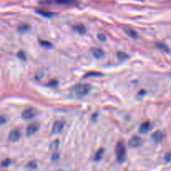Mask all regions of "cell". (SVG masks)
Returning <instances> with one entry per match:
<instances>
[{"label":"cell","instance_id":"8","mask_svg":"<svg viewBox=\"0 0 171 171\" xmlns=\"http://www.w3.org/2000/svg\"><path fill=\"white\" fill-rule=\"evenodd\" d=\"M38 130V125L37 124H31L27 127V134L28 135H32L35 134Z\"/></svg>","mask_w":171,"mask_h":171},{"label":"cell","instance_id":"2","mask_svg":"<svg viewBox=\"0 0 171 171\" xmlns=\"http://www.w3.org/2000/svg\"><path fill=\"white\" fill-rule=\"evenodd\" d=\"M116 152V157H117L118 161L119 163H123L126 159V148L123 141L118 142L115 149Z\"/></svg>","mask_w":171,"mask_h":171},{"label":"cell","instance_id":"17","mask_svg":"<svg viewBox=\"0 0 171 171\" xmlns=\"http://www.w3.org/2000/svg\"><path fill=\"white\" fill-rule=\"evenodd\" d=\"M103 153H104V150L103 149H99L98 152L96 153V155H95L94 157V160H96V161H98V160H99L100 159L102 158V155H103Z\"/></svg>","mask_w":171,"mask_h":171},{"label":"cell","instance_id":"25","mask_svg":"<svg viewBox=\"0 0 171 171\" xmlns=\"http://www.w3.org/2000/svg\"><path fill=\"white\" fill-rule=\"evenodd\" d=\"M3 123H5V119H3V118H0V124H3Z\"/></svg>","mask_w":171,"mask_h":171},{"label":"cell","instance_id":"10","mask_svg":"<svg viewBox=\"0 0 171 171\" xmlns=\"http://www.w3.org/2000/svg\"><path fill=\"white\" fill-rule=\"evenodd\" d=\"M150 128H151L150 123H149V122H144V124H141V126H140V133L146 134L147 132H149V130H150Z\"/></svg>","mask_w":171,"mask_h":171},{"label":"cell","instance_id":"5","mask_svg":"<svg viewBox=\"0 0 171 171\" xmlns=\"http://www.w3.org/2000/svg\"><path fill=\"white\" fill-rule=\"evenodd\" d=\"M63 127H64V122L62 120H58L54 122V125H53V133L58 134L60 133L63 130Z\"/></svg>","mask_w":171,"mask_h":171},{"label":"cell","instance_id":"18","mask_svg":"<svg viewBox=\"0 0 171 171\" xmlns=\"http://www.w3.org/2000/svg\"><path fill=\"white\" fill-rule=\"evenodd\" d=\"M37 13H38L41 15L45 16V17H52L54 15L52 13H49V12H45V11H37Z\"/></svg>","mask_w":171,"mask_h":171},{"label":"cell","instance_id":"14","mask_svg":"<svg viewBox=\"0 0 171 171\" xmlns=\"http://www.w3.org/2000/svg\"><path fill=\"white\" fill-rule=\"evenodd\" d=\"M156 47L158 48H159V49H161V50L165 51L166 53H169V48L167 47V45L163 44V43H157V44H156Z\"/></svg>","mask_w":171,"mask_h":171},{"label":"cell","instance_id":"3","mask_svg":"<svg viewBox=\"0 0 171 171\" xmlns=\"http://www.w3.org/2000/svg\"><path fill=\"white\" fill-rule=\"evenodd\" d=\"M20 137H21V132L20 130H18V129H14L11 132L9 133V140L10 142H18L19 140H20Z\"/></svg>","mask_w":171,"mask_h":171},{"label":"cell","instance_id":"9","mask_svg":"<svg viewBox=\"0 0 171 171\" xmlns=\"http://www.w3.org/2000/svg\"><path fill=\"white\" fill-rule=\"evenodd\" d=\"M54 3L62 5H73L77 3V0H54Z\"/></svg>","mask_w":171,"mask_h":171},{"label":"cell","instance_id":"13","mask_svg":"<svg viewBox=\"0 0 171 171\" xmlns=\"http://www.w3.org/2000/svg\"><path fill=\"white\" fill-rule=\"evenodd\" d=\"M74 30L78 32L80 34H85L86 32L85 27L82 24H78V25L74 26Z\"/></svg>","mask_w":171,"mask_h":171},{"label":"cell","instance_id":"1","mask_svg":"<svg viewBox=\"0 0 171 171\" xmlns=\"http://www.w3.org/2000/svg\"><path fill=\"white\" fill-rule=\"evenodd\" d=\"M90 89H91V86L88 84H78L73 88L72 92H73V94L75 97L81 98V97L85 96L89 92Z\"/></svg>","mask_w":171,"mask_h":171},{"label":"cell","instance_id":"20","mask_svg":"<svg viewBox=\"0 0 171 171\" xmlns=\"http://www.w3.org/2000/svg\"><path fill=\"white\" fill-rule=\"evenodd\" d=\"M10 163H11V161H10L9 159H7L6 160H4V161L1 164V165H2L3 167H8V166L10 165Z\"/></svg>","mask_w":171,"mask_h":171},{"label":"cell","instance_id":"12","mask_svg":"<svg viewBox=\"0 0 171 171\" xmlns=\"http://www.w3.org/2000/svg\"><path fill=\"white\" fill-rule=\"evenodd\" d=\"M124 31H125V33H126L127 34L129 35V36H130L131 38H137V33L133 29H130V28H125L124 29Z\"/></svg>","mask_w":171,"mask_h":171},{"label":"cell","instance_id":"23","mask_svg":"<svg viewBox=\"0 0 171 171\" xmlns=\"http://www.w3.org/2000/svg\"><path fill=\"white\" fill-rule=\"evenodd\" d=\"M98 38L99 40H101V41H105V36L103 34H98Z\"/></svg>","mask_w":171,"mask_h":171},{"label":"cell","instance_id":"11","mask_svg":"<svg viewBox=\"0 0 171 171\" xmlns=\"http://www.w3.org/2000/svg\"><path fill=\"white\" fill-rule=\"evenodd\" d=\"M92 53L93 55H94L96 59H101V58L104 57V55H105V53H104L103 50L100 49V48H93Z\"/></svg>","mask_w":171,"mask_h":171},{"label":"cell","instance_id":"24","mask_svg":"<svg viewBox=\"0 0 171 171\" xmlns=\"http://www.w3.org/2000/svg\"><path fill=\"white\" fill-rule=\"evenodd\" d=\"M165 159L166 162L170 161V154H169V153H168V154L166 155V156L165 157Z\"/></svg>","mask_w":171,"mask_h":171},{"label":"cell","instance_id":"22","mask_svg":"<svg viewBox=\"0 0 171 171\" xmlns=\"http://www.w3.org/2000/svg\"><path fill=\"white\" fill-rule=\"evenodd\" d=\"M28 29H29V26L28 25H21L20 27H19V31L23 33V32H25Z\"/></svg>","mask_w":171,"mask_h":171},{"label":"cell","instance_id":"15","mask_svg":"<svg viewBox=\"0 0 171 171\" xmlns=\"http://www.w3.org/2000/svg\"><path fill=\"white\" fill-rule=\"evenodd\" d=\"M117 57L120 60H125L127 59H129V55L125 54V53H124V52H118Z\"/></svg>","mask_w":171,"mask_h":171},{"label":"cell","instance_id":"19","mask_svg":"<svg viewBox=\"0 0 171 171\" xmlns=\"http://www.w3.org/2000/svg\"><path fill=\"white\" fill-rule=\"evenodd\" d=\"M18 57H19L21 60H26L25 54H24L23 52H22V51H20V52L18 53Z\"/></svg>","mask_w":171,"mask_h":171},{"label":"cell","instance_id":"6","mask_svg":"<svg viewBox=\"0 0 171 171\" xmlns=\"http://www.w3.org/2000/svg\"><path fill=\"white\" fill-rule=\"evenodd\" d=\"M141 144H142L141 138H140V137H138V136L132 137V138L129 140V146H130V147H133V148H135V147L140 146Z\"/></svg>","mask_w":171,"mask_h":171},{"label":"cell","instance_id":"21","mask_svg":"<svg viewBox=\"0 0 171 171\" xmlns=\"http://www.w3.org/2000/svg\"><path fill=\"white\" fill-rule=\"evenodd\" d=\"M41 45L42 46H44V47H47V48H51L52 47V45H51L50 43H48L47 41H41Z\"/></svg>","mask_w":171,"mask_h":171},{"label":"cell","instance_id":"16","mask_svg":"<svg viewBox=\"0 0 171 171\" xmlns=\"http://www.w3.org/2000/svg\"><path fill=\"white\" fill-rule=\"evenodd\" d=\"M59 141L58 140H54V141H53V142L51 143L50 144V149H58V147H59Z\"/></svg>","mask_w":171,"mask_h":171},{"label":"cell","instance_id":"7","mask_svg":"<svg viewBox=\"0 0 171 171\" xmlns=\"http://www.w3.org/2000/svg\"><path fill=\"white\" fill-rule=\"evenodd\" d=\"M164 137H165V134L164 133L162 132V131H155V133L153 134L152 135V138L153 140H155V142L158 143V142H161L163 139H164Z\"/></svg>","mask_w":171,"mask_h":171},{"label":"cell","instance_id":"4","mask_svg":"<svg viewBox=\"0 0 171 171\" xmlns=\"http://www.w3.org/2000/svg\"><path fill=\"white\" fill-rule=\"evenodd\" d=\"M37 114V110L34 108H29L22 113V117L24 119H31Z\"/></svg>","mask_w":171,"mask_h":171}]
</instances>
